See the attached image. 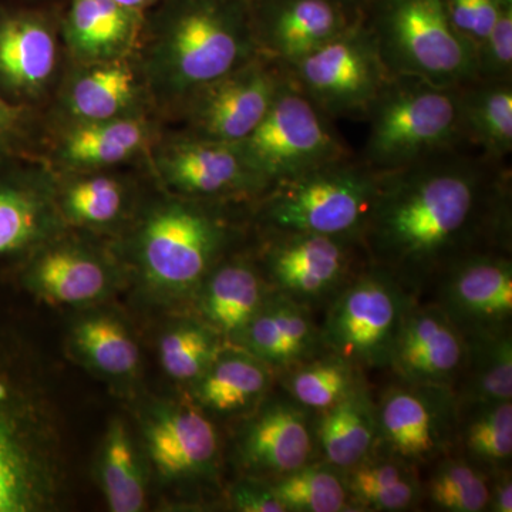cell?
<instances>
[{
	"label": "cell",
	"mask_w": 512,
	"mask_h": 512,
	"mask_svg": "<svg viewBox=\"0 0 512 512\" xmlns=\"http://www.w3.org/2000/svg\"><path fill=\"white\" fill-rule=\"evenodd\" d=\"M232 507L242 512H286L271 485L258 481L239 483L231 493Z\"/></svg>",
	"instance_id": "obj_43"
},
{
	"label": "cell",
	"mask_w": 512,
	"mask_h": 512,
	"mask_svg": "<svg viewBox=\"0 0 512 512\" xmlns=\"http://www.w3.org/2000/svg\"><path fill=\"white\" fill-rule=\"evenodd\" d=\"M423 494L436 510L487 511L490 481L484 470L467 458H444L431 473Z\"/></svg>",
	"instance_id": "obj_38"
},
{
	"label": "cell",
	"mask_w": 512,
	"mask_h": 512,
	"mask_svg": "<svg viewBox=\"0 0 512 512\" xmlns=\"http://www.w3.org/2000/svg\"><path fill=\"white\" fill-rule=\"evenodd\" d=\"M458 87L393 76L363 120L367 137L356 157L383 174L446 151L471 148L461 127Z\"/></svg>",
	"instance_id": "obj_3"
},
{
	"label": "cell",
	"mask_w": 512,
	"mask_h": 512,
	"mask_svg": "<svg viewBox=\"0 0 512 512\" xmlns=\"http://www.w3.org/2000/svg\"><path fill=\"white\" fill-rule=\"evenodd\" d=\"M158 352L171 379L195 382L220 355V339L211 326L184 322L164 333Z\"/></svg>",
	"instance_id": "obj_39"
},
{
	"label": "cell",
	"mask_w": 512,
	"mask_h": 512,
	"mask_svg": "<svg viewBox=\"0 0 512 512\" xmlns=\"http://www.w3.org/2000/svg\"><path fill=\"white\" fill-rule=\"evenodd\" d=\"M113 2L119 3V5L124 6V8L137 10L138 8H143V6L150 3L151 0H113Z\"/></svg>",
	"instance_id": "obj_46"
},
{
	"label": "cell",
	"mask_w": 512,
	"mask_h": 512,
	"mask_svg": "<svg viewBox=\"0 0 512 512\" xmlns=\"http://www.w3.org/2000/svg\"><path fill=\"white\" fill-rule=\"evenodd\" d=\"M239 147L266 190L355 156L333 121L298 89L289 72L264 120Z\"/></svg>",
	"instance_id": "obj_6"
},
{
	"label": "cell",
	"mask_w": 512,
	"mask_h": 512,
	"mask_svg": "<svg viewBox=\"0 0 512 512\" xmlns=\"http://www.w3.org/2000/svg\"><path fill=\"white\" fill-rule=\"evenodd\" d=\"M288 69L258 55L198 90L183 110L188 137L238 144L271 109Z\"/></svg>",
	"instance_id": "obj_11"
},
{
	"label": "cell",
	"mask_w": 512,
	"mask_h": 512,
	"mask_svg": "<svg viewBox=\"0 0 512 512\" xmlns=\"http://www.w3.org/2000/svg\"><path fill=\"white\" fill-rule=\"evenodd\" d=\"M444 3L454 29L477 50L493 28L500 0H444Z\"/></svg>",
	"instance_id": "obj_42"
},
{
	"label": "cell",
	"mask_w": 512,
	"mask_h": 512,
	"mask_svg": "<svg viewBox=\"0 0 512 512\" xmlns=\"http://www.w3.org/2000/svg\"><path fill=\"white\" fill-rule=\"evenodd\" d=\"M377 437L376 404L363 382L316 419V441L323 461L342 471L372 456Z\"/></svg>",
	"instance_id": "obj_22"
},
{
	"label": "cell",
	"mask_w": 512,
	"mask_h": 512,
	"mask_svg": "<svg viewBox=\"0 0 512 512\" xmlns=\"http://www.w3.org/2000/svg\"><path fill=\"white\" fill-rule=\"evenodd\" d=\"M460 407L451 387L393 384L376 404L377 447L413 467L437 460L457 439Z\"/></svg>",
	"instance_id": "obj_10"
},
{
	"label": "cell",
	"mask_w": 512,
	"mask_h": 512,
	"mask_svg": "<svg viewBox=\"0 0 512 512\" xmlns=\"http://www.w3.org/2000/svg\"><path fill=\"white\" fill-rule=\"evenodd\" d=\"M312 414L288 394L265 402L239 437L241 463L271 480L312 463L318 451Z\"/></svg>",
	"instance_id": "obj_18"
},
{
	"label": "cell",
	"mask_w": 512,
	"mask_h": 512,
	"mask_svg": "<svg viewBox=\"0 0 512 512\" xmlns=\"http://www.w3.org/2000/svg\"><path fill=\"white\" fill-rule=\"evenodd\" d=\"M137 94L136 76L127 63H93L70 84L66 106L79 123L119 119L134 106Z\"/></svg>",
	"instance_id": "obj_31"
},
{
	"label": "cell",
	"mask_w": 512,
	"mask_h": 512,
	"mask_svg": "<svg viewBox=\"0 0 512 512\" xmlns=\"http://www.w3.org/2000/svg\"><path fill=\"white\" fill-rule=\"evenodd\" d=\"M272 367L249 355H218L194 384V397L202 409L229 414L242 412L264 399L272 384Z\"/></svg>",
	"instance_id": "obj_26"
},
{
	"label": "cell",
	"mask_w": 512,
	"mask_h": 512,
	"mask_svg": "<svg viewBox=\"0 0 512 512\" xmlns=\"http://www.w3.org/2000/svg\"><path fill=\"white\" fill-rule=\"evenodd\" d=\"M511 168L457 148L380 174L362 235L367 262L420 288L461 256L510 234Z\"/></svg>",
	"instance_id": "obj_1"
},
{
	"label": "cell",
	"mask_w": 512,
	"mask_h": 512,
	"mask_svg": "<svg viewBox=\"0 0 512 512\" xmlns=\"http://www.w3.org/2000/svg\"><path fill=\"white\" fill-rule=\"evenodd\" d=\"M478 79L512 80V0H500L493 28L477 49Z\"/></svg>",
	"instance_id": "obj_41"
},
{
	"label": "cell",
	"mask_w": 512,
	"mask_h": 512,
	"mask_svg": "<svg viewBox=\"0 0 512 512\" xmlns=\"http://www.w3.org/2000/svg\"><path fill=\"white\" fill-rule=\"evenodd\" d=\"M73 343L90 366L107 376L133 375L140 362L136 340L111 316L80 320L74 328Z\"/></svg>",
	"instance_id": "obj_37"
},
{
	"label": "cell",
	"mask_w": 512,
	"mask_h": 512,
	"mask_svg": "<svg viewBox=\"0 0 512 512\" xmlns=\"http://www.w3.org/2000/svg\"><path fill=\"white\" fill-rule=\"evenodd\" d=\"M0 380V512L49 507L56 471L35 410Z\"/></svg>",
	"instance_id": "obj_12"
},
{
	"label": "cell",
	"mask_w": 512,
	"mask_h": 512,
	"mask_svg": "<svg viewBox=\"0 0 512 512\" xmlns=\"http://www.w3.org/2000/svg\"><path fill=\"white\" fill-rule=\"evenodd\" d=\"M413 466L399 458L372 454L343 471L356 511H406L423 500V487Z\"/></svg>",
	"instance_id": "obj_30"
},
{
	"label": "cell",
	"mask_w": 512,
	"mask_h": 512,
	"mask_svg": "<svg viewBox=\"0 0 512 512\" xmlns=\"http://www.w3.org/2000/svg\"><path fill=\"white\" fill-rule=\"evenodd\" d=\"M100 481L111 511L138 512L146 505V477L120 420L113 421L104 440Z\"/></svg>",
	"instance_id": "obj_34"
},
{
	"label": "cell",
	"mask_w": 512,
	"mask_h": 512,
	"mask_svg": "<svg viewBox=\"0 0 512 512\" xmlns=\"http://www.w3.org/2000/svg\"><path fill=\"white\" fill-rule=\"evenodd\" d=\"M258 56L251 19L220 0H183L146 46L151 90L180 106L198 90Z\"/></svg>",
	"instance_id": "obj_2"
},
{
	"label": "cell",
	"mask_w": 512,
	"mask_h": 512,
	"mask_svg": "<svg viewBox=\"0 0 512 512\" xmlns=\"http://www.w3.org/2000/svg\"><path fill=\"white\" fill-rule=\"evenodd\" d=\"M232 340L244 352L278 369L306 362L322 345L308 305L281 292L268 295L254 318Z\"/></svg>",
	"instance_id": "obj_20"
},
{
	"label": "cell",
	"mask_w": 512,
	"mask_h": 512,
	"mask_svg": "<svg viewBox=\"0 0 512 512\" xmlns=\"http://www.w3.org/2000/svg\"><path fill=\"white\" fill-rule=\"evenodd\" d=\"M470 414L458 423L468 461L481 470H507L512 457V400L466 406Z\"/></svg>",
	"instance_id": "obj_36"
},
{
	"label": "cell",
	"mask_w": 512,
	"mask_h": 512,
	"mask_svg": "<svg viewBox=\"0 0 512 512\" xmlns=\"http://www.w3.org/2000/svg\"><path fill=\"white\" fill-rule=\"evenodd\" d=\"M137 10L113 0H73L66 40L77 59L103 63L120 59L137 36Z\"/></svg>",
	"instance_id": "obj_24"
},
{
	"label": "cell",
	"mask_w": 512,
	"mask_h": 512,
	"mask_svg": "<svg viewBox=\"0 0 512 512\" xmlns=\"http://www.w3.org/2000/svg\"><path fill=\"white\" fill-rule=\"evenodd\" d=\"M369 268L339 289L320 330L322 345L359 369L389 367L397 333L414 302L393 275Z\"/></svg>",
	"instance_id": "obj_8"
},
{
	"label": "cell",
	"mask_w": 512,
	"mask_h": 512,
	"mask_svg": "<svg viewBox=\"0 0 512 512\" xmlns=\"http://www.w3.org/2000/svg\"><path fill=\"white\" fill-rule=\"evenodd\" d=\"M500 477L490 483L487 511L512 512V480L510 470L500 471Z\"/></svg>",
	"instance_id": "obj_45"
},
{
	"label": "cell",
	"mask_w": 512,
	"mask_h": 512,
	"mask_svg": "<svg viewBox=\"0 0 512 512\" xmlns=\"http://www.w3.org/2000/svg\"><path fill=\"white\" fill-rule=\"evenodd\" d=\"M286 512L353 511L345 473L329 463H309L268 481Z\"/></svg>",
	"instance_id": "obj_33"
},
{
	"label": "cell",
	"mask_w": 512,
	"mask_h": 512,
	"mask_svg": "<svg viewBox=\"0 0 512 512\" xmlns=\"http://www.w3.org/2000/svg\"><path fill=\"white\" fill-rule=\"evenodd\" d=\"M466 336L437 306H410L397 333L389 367L400 382L454 386L466 366Z\"/></svg>",
	"instance_id": "obj_17"
},
{
	"label": "cell",
	"mask_w": 512,
	"mask_h": 512,
	"mask_svg": "<svg viewBox=\"0 0 512 512\" xmlns=\"http://www.w3.org/2000/svg\"><path fill=\"white\" fill-rule=\"evenodd\" d=\"M461 127L468 146L491 160L512 154V80H484L458 87Z\"/></svg>",
	"instance_id": "obj_25"
},
{
	"label": "cell",
	"mask_w": 512,
	"mask_h": 512,
	"mask_svg": "<svg viewBox=\"0 0 512 512\" xmlns=\"http://www.w3.org/2000/svg\"><path fill=\"white\" fill-rule=\"evenodd\" d=\"M380 174L356 156L269 187L258 218L269 234H318L362 241Z\"/></svg>",
	"instance_id": "obj_4"
},
{
	"label": "cell",
	"mask_w": 512,
	"mask_h": 512,
	"mask_svg": "<svg viewBox=\"0 0 512 512\" xmlns=\"http://www.w3.org/2000/svg\"><path fill=\"white\" fill-rule=\"evenodd\" d=\"M56 62L55 36L45 23L16 18L0 25V76L13 89L39 92L52 79Z\"/></svg>",
	"instance_id": "obj_27"
},
{
	"label": "cell",
	"mask_w": 512,
	"mask_h": 512,
	"mask_svg": "<svg viewBox=\"0 0 512 512\" xmlns=\"http://www.w3.org/2000/svg\"><path fill=\"white\" fill-rule=\"evenodd\" d=\"M227 241L224 220L200 201H168L141 225L138 261L148 284L184 295L207 278Z\"/></svg>",
	"instance_id": "obj_7"
},
{
	"label": "cell",
	"mask_w": 512,
	"mask_h": 512,
	"mask_svg": "<svg viewBox=\"0 0 512 512\" xmlns=\"http://www.w3.org/2000/svg\"><path fill=\"white\" fill-rule=\"evenodd\" d=\"M264 251L266 275L278 292L308 305L339 291L350 279L359 239L318 234H269ZM366 255V254H365Z\"/></svg>",
	"instance_id": "obj_13"
},
{
	"label": "cell",
	"mask_w": 512,
	"mask_h": 512,
	"mask_svg": "<svg viewBox=\"0 0 512 512\" xmlns=\"http://www.w3.org/2000/svg\"><path fill=\"white\" fill-rule=\"evenodd\" d=\"M52 188L43 181L0 185V255L43 241L57 227Z\"/></svg>",
	"instance_id": "obj_32"
},
{
	"label": "cell",
	"mask_w": 512,
	"mask_h": 512,
	"mask_svg": "<svg viewBox=\"0 0 512 512\" xmlns=\"http://www.w3.org/2000/svg\"><path fill=\"white\" fill-rule=\"evenodd\" d=\"M286 370V394L293 402L316 414L335 406L363 382L359 367L332 353L323 359H309Z\"/></svg>",
	"instance_id": "obj_35"
},
{
	"label": "cell",
	"mask_w": 512,
	"mask_h": 512,
	"mask_svg": "<svg viewBox=\"0 0 512 512\" xmlns=\"http://www.w3.org/2000/svg\"><path fill=\"white\" fill-rule=\"evenodd\" d=\"M258 55L288 67L338 39L363 20L342 0H266L252 15Z\"/></svg>",
	"instance_id": "obj_16"
},
{
	"label": "cell",
	"mask_w": 512,
	"mask_h": 512,
	"mask_svg": "<svg viewBox=\"0 0 512 512\" xmlns=\"http://www.w3.org/2000/svg\"><path fill=\"white\" fill-rule=\"evenodd\" d=\"M363 23L393 76L441 87L478 79L476 47L454 29L444 0H380Z\"/></svg>",
	"instance_id": "obj_5"
},
{
	"label": "cell",
	"mask_w": 512,
	"mask_h": 512,
	"mask_svg": "<svg viewBox=\"0 0 512 512\" xmlns=\"http://www.w3.org/2000/svg\"><path fill=\"white\" fill-rule=\"evenodd\" d=\"M148 140L144 121L119 117L82 121L67 131L60 144V158L77 170H96L136 156Z\"/></svg>",
	"instance_id": "obj_29"
},
{
	"label": "cell",
	"mask_w": 512,
	"mask_h": 512,
	"mask_svg": "<svg viewBox=\"0 0 512 512\" xmlns=\"http://www.w3.org/2000/svg\"><path fill=\"white\" fill-rule=\"evenodd\" d=\"M157 167L168 187L191 200L259 198L266 191L239 143L185 136L161 150Z\"/></svg>",
	"instance_id": "obj_14"
},
{
	"label": "cell",
	"mask_w": 512,
	"mask_h": 512,
	"mask_svg": "<svg viewBox=\"0 0 512 512\" xmlns=\"http://www.w3.org/2000/svg\"><path fill=\"white\" fill-rule=\"evenodd\" d=\"M437 278L439 306L464 335L510 326L512 262L501 249L461 256Z\"/></svg>",
	"instance_id": "obj_15"
},
{
	"label": "cell",
	"mask_w": 512,
	"mask_h": 512,
	"mask_svg": "<svg viewBox=\"0 0 512 512\" xmlns=\"http://www.w3.org/2000/svg\"><path fill=\"white\" fill-rule=\"evenodd\" d=\"M28 284L47 302L86 305L106 296L113 285V272L106 259L92 249L55 245L33 261Z\"/></svg>",
	"instance_id": "obj_21"
},
{
	"label": "cell",
	"mask_w": 512,
	"mask_h": 512,
	"mask_svg": "<svg viewBox=\"0 0 512 512\" xmlns=\"http://www.w3.org/2000/svg\"><path fill=\"white\" fill-rule=\"evenodd\" d=\"M151 461L165 480H188L214 470L220 441L212 421L197 407L165 406L144 426Z\"/></svg>",
	"instance_id": "obj_19"
},
{
	"label": "cell",
	"mask_w": 512,
	"mask_h": 512,
	"mask_svg": "<svg viewBox=\"0 0 512 512\" xmlns=\"http://www.w3.org/2000/svg\"><path fill=\"white\" fill-rule=\"evenodd\" d=\"M510 326L467 333V357L460 406L512 400V338Z\"/></svg>",
	"instance_id": "obj_28"
},
{
	"label": "cell",
	"mask_w": 512,
	"mask_h": 512,
	"mask_svg": "<svg viewBox=\"0 0 512 512\" xmlns=\"http://www.w3.org/2000/svg\"><path fill=\"white\" fill-rule=\"evenodd\" d=\"M342 2H348V5H353L357 0H342Z\"/></svg>",
	"instance_id": "obj_47"
},
{
	"label": "cell",
	"mask_w": 512,
	"mask_h": 512,
	"mask_svg": "<svg viewBox=\"0 0 512 512\" xmlns=\"http://www.w3.org/2000/svg\"><path fill=\"white\" fill-rule=\"evenodd\" d=\"M126 201V185L119 178L89 175L64 188L60 211L73 224L101 227L120 217Z\"/></svg>",
	"instance_id": "obj_40"
},
{
	"label": "cell",
	"mask_w": 512,
	"mask_h": 512,
	"mask_svg": "<svg viewBox=\"0 0 512 512\" xmlns=\"http://www.w3.org/2000/svg\"><path fill=\"white\" fill-rule=\"evenodd\" d=\"M289 76L330 120H365L393 74L365 23L288 67Z\"/></svg>",
	"instance_id": "obj_9"
},
{
	"label": "cell",
	"mask_w": 512,
	"mask_h": 512,
	"mask_svg": "<svg viewBox=\"0 0 512 512\" xmlns=\"http://www.w3.org/2000/svg\"><path fill=\"white\" fill-rule=\"evenodd\" d=\"M200 286L202 316L215 332L232 339L254 318L269 295L258 269L245 259L215 265Z\"/></svg>",
	"instance_id": "obj_23"
},
{
	"label": "cell",
	"mask_w": 512,
	"mask_h": 512,
	"mask_svg": "<svg viewBox=\"0 0 512 512\" xmlns=\"http://www.w3.org/2000/svg\"><path fill=\"white\" fill-rule=\"evenodd\" d=\"M23 113L0 97V153L12 146L22 128Z\"/></svg>",
	"instance_id": "obj_44"
}]
</instances>
